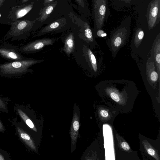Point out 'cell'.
Here are the masks:
<instances>
[{
	"instance_id": "6da1fadb",
	"label": "cell",
	"mask_w": 160,
	"mask_h": 160,
	"mask_svg": "<svg viewBox=\"0 0 160 160\" xmlns=\"http://www.w3.org/2000/svg\"><path fill=\"white\" fill-rule=\"evenodd\" d=\"M131 18H126L110 33L107 44L113 56L115 57L118 52L125 46L129 39L130 33Z\"/></svg>"
},
{
	"instance_id": "7a4b0ae2",
	"label": "cell",
	"mask_w": 160,
	"mask_h": 160,
	"mask_svg": "<svg viewBox=\"0 0 160 160\" xmlns=\"http://www.w3.org/2000/svg\"><path fill=\"white\" fill-rule=\"evenodd\" d=\"M45 60L26 59L21 60L9 62L0 64V75L4 77L21 76L33 72L29 69L32 66L44 62Z\"/></svg>"
},
{
	"instance_id": "3957f363",
	"label": "cell",
	"mask_w": 160,
	"mask_h": 160,
	"mask_svg": "<svg viewBox=\"0 0 160 160\" xmlns=\"http://www.w3.org/2000/svg\"><path fill=\"white\" fill-rule=\"evenodd\" d=\"M111 14L108 0H92V15L94 32L102 29Z\"/></svg>"
},
{
	"instance_id": "277c9868",
	"label": "cell",
	"mask_w": 160,
	"mask_h": 160,
	"mask_svg": "<svg viewBox=\"0 0 160 160\" xmlns=\"http://www.w3.org/2000/svg\"><path fill=\"white\" fill-rule=\"evenodd\" d=\"M14 126L16 135L25 146L33 151H36V148L32 138L27 130V126L22 121H18L17 117L9 119Z\"/></svg>"
},
{
	"instance_id": "5b68a950",
	"label": "cell",
	"mask_w": 160,
	"mask_h": 160,
	"mask_svg": "<svg viewBox=\"0 0 160 160\" xmlns=\"http://www.w3.org/2000/svg\"><path fill=\"white\" fill-rule=\"evenodd\" d=\"M59 39V38H45L35 40L21 46L19 48V51L26 54L35 53L46 46H52Z\"/></svg>"
},
{
	"instance_id": "8992f818",
	"label": "cell",
	"mask_w": 160,
	"mask_h": 160,
	"mask_svg": "<svg viewBox=\"0 0 160 160\" xmlns=\"http://www.w3.org/2000/svg\"><path fill=\"white\" fill-rule=\"evenodd\" d=\"M17 46L4 43L0 46V56L9 62L21 60L26 59L19 51Z\"/></svg>"
},
{
	"instance_id": "52a82bcc",
	"label": "cell",
	"mask_w": 160,
	"mask_h": 160,
	"mask_svg": "<svg viewBox=\"0 0 160 160\" xmlns=\"http://www.w3.org/2000/svg\"><path fill=\"white\" fill-rule=\"evenodd\" d=\"M147 20L148 29H153L160 21V0H152L147 10Z\"/></svg>"
},
{
	"instance_id": "ba28073f",
	"label": "cell",
	"mask_w": 160,
	"mask_h": 160,
	"mask_svg": "<svg viewBox=\"0 0 160 160\" xmlns=\"http://www.w3.org/2000/svg\"><path fill=\"white\" fill-rule=\"evenodd\" d=\"M83 52L91 73L93 74H98L100 69V66L98 65L96 57L92 51L91 49L87 45H85Z\"/></svg>"
},
{
	"instance_id": "9c48e42d",
	"label": "cell",
	"mask_w": 160,
	"mask_h": 160,
	"mask_svg": "<svg viewBox=\"0 0 160 160\" xmlns=\"http://www.w3.org/2000/svg\"><path fill=\"white\" fill-rule=\"evenodd\" d=\"M79 37L84 41L90 49H93L97 45L94 32L89 24L86 22L84 25L83 31L80 33Z\"/></svg>"
},
{
	"instance_id": "30bf717a",
	"label": "cell",
	"mask_w": 160,
	"mask_h": 160,
	"mask_svg": "<svg viewBox=\"0 0 160 160\" xmlns=\"http://www.w3.org/2000/svg\"><path fill=\"white\" fill-rule=\"evenodd\" d=\"M62 41L64 46L60 51H64L67 56L70 57V54L74 52L75 49V41L74 34L73 33H67L63 37Z\"/></svg>"
},
{
	"instance_id": "8fae6325",
	"label": "cell",
	"mask_w": 160,
	"mask_h": 160,
	"mask_svg": "<svg viewBox=\"0 0 160 160\" xmlns=\"http://www.w3.org/2000/svg\"><path fill=\"white\" fill-rule=\"evenodd\" d=\"M138 0H110L113 8L120 10L126 7H129L137 3Z\"/></svg>"
},
{
	"instance_id": "7c38bea8",
	"label": "cell",
	"mask_w": 160,
	"mask_h": 160,
	"mask_svg": "<svg viewBox=\"0 0 160 160\" xmlns=\"http://www.w3.org/2000/svg\"><path fill=\"white\" fill-rule=\"evenodd\" d=\"M79 128L80 124L78 116L77 113H75L73 117L70 133L72 141L73 144H74L76 141Z\"/></svg>"
},
{
	"instance_id": "4fadbf2b",
	"label": "cell",
	"mask_w": 160,
	"mask_h": 160,
	"mask_svg": "<svg viewBox=\"0 0 160 160\" xmlns=\"http://www.w3.org/2000/svg\"><path fill=\"white\" fill-rule=\"evenodd\" d=\"M158 39L155 44L154 48L155 60L158 73L160 78V34L157 36Z\"/></svg>"
},
{
	"instance_id": "5bb4252c",
	"label": "cell",
	"mask_w": 160,
	"mask_h": 160,
	"mask_svg": "<svg viewBox=\"0 0 160 160\" xmlns=\"http://www.w3.org/2000/svg\"><path fill=\"white\" fill-rule=\"evenodd\" d=\"M144 32L142 28H138L136 30L134 36V44L136 46L138 47L140 46L142 40L144 37Z\"/></svg>"
},
{
	"instance_id": "9a60e30c",
	"label": "cell",
	"mask_w": 160,
	"mask_h": 160,
	"mask_svg": "<svg viewBox=\"0 0 160 160\" xmlns=\"http://www.w3.org/2000/svg\"><path fill=\"white\" fill-rule=\"evenodd\" d=\"M148 76L149 80L152 83H155L159 79V81L160 78L159 77L158 73L156 71L155 69H150V68L148 67Z\"/></svg>"
},
{
	"instance_id": "2e32d148",
	"label": "cell",
	"mask_w": 160,
	"mask_h": 160,
	"mask_svg": "<svg viewBox=\"0 0 160 160\" xmlns=\"http://www.w3.org/2000/svg\"><path fill=\"white\" fill-rule=\"evenodd\" d=\"M8 99L7 98L2 97L0 95V111L4 113H9V109L6 102Z\"/></svg>"
},
{
	"instance_id": "e0dca14e",
	"label": "cell",
	"mask_w": 160,
	"mask_h": 160,
	"mask_svg": "<svg viewBox=\"0 0 160 160\" xmlns=\"http://www.w3.org/2000/svg\"><path fill=\"white\" fill-rule=\"evenodd\" d=\"M10 155L5 150L0 148V160H11Z\"/></svg>"
},
{
	"instance_id": "ac0fdd59",
	"label": "cell",
	"mask_w": 160,
	"mask_h": 160,
	"mask_svg": "<svg viewBox=\"0 0 160 160\" xmlns=\"http://www.w3.org/2000/svg\"><path fill=\"white\" fill-rule=\"evenodd\" d=\"M95 36L96 37H104L106 36L107 35L105 31L101 29H99L94 32Z\"/></svg>"
},
{
	"instance_id": "d6986e66",
	"label": "cell",
	"mask_w": 160,
	"mask_h": 160,
	"mask_svg": "<svg viewBox=\"0 0 160 160\" xmlns=\"http://www.w3.org/2000/svg\"><path fill=\"white\" fill-rule=\"evenodd\" d=\"M110 97L113 100L116 102L120 101V98L119 96L114 91H111L110 93Z\"/></svg>"
},
{
	"instance_id": "ffe728a7",
	"label": "cell",
	"mask_w": 160,
	"mask_h": 160,
	"mask_svg": "<svg viewBox=\"0 0 160 160\" xmlns=\"http://www.w3.org/2000/svg\"><path fill=\"white\" fill-rule=\"evenodd\" d=\"M29 9H23L20 11L18 12L17 14V16L18 18H21L22 17L25 15H26L29 11Z\"/></svg>"
},
{
	"instance_id": "44dd1931",
	"label": "cell",
	"mask_w": 160,
	"mask_h": 160,
	"mask_svg": "<svg viewBox=\"0 0 160 160\" xmlns=\"http://www.w3.org/2000/svg\"><path fill=\"white\" fill-rule=\"evenodd\" d=\"M122 148L126 151H128L130 149V147L128 143L126 142H123L121 144Z\"/></svg>"
},
{
	"instance_id": "7402d4cb",
	"label": "cell",
	"mask_w": 160,
	"mask_h": 160,
	"mask_svg": "<svg viewBox=\"0 0 160 160\" xmlns=\"http://www.w3.org/2000/svg\"><path fill=\"white\" fill-rule=\"evenodd\" d=\"M6 131V128L0 117V132L2 133H4Z\"/></svg>"
},
{
	"instance_id": "603a6c76",
	"label": "cell",
	"mask_w": 160,
	"mask_h": 160,
	"mask_svg": "<svg viewBox=\"0 0 160 160\" xmlns=\"http://www.w3.org/2000/svg\"><path fill=\"white\" fill-rule=\"evenodd\" d=\"M100 114L101 116L104 118L108 117L109 116L108 112L106 110H102L100 112Z\"/></svg>"
},
{
	"instance_id": "cb8c5ba5",
	"label": "cell",
	"mask_w": 160,
	"mask_h": 160,
	"mask_svg": "<svg viewBox=\"0 0 160 160\" xmlns=\"http://www.w3.org/2000/svg\"><path fill=\"white\" fill-rule=\"evenodd\" d=\"M53 7L52 6H49L46 9V14L48 15L51 13L52 12L53 10Z\"/></svg>"
},
{
	"instance_id": "d4e9b609",
	"label": "cell",
	"mask_w": 160,
	"mask_h": 160,
	"mask_svg": "<svg viewBox=\"0 0 160 160\" xmlns=\"http://www.w3.org/2000/svg\"><path fill=\"white\" fill-rule=\"evenodd\" d=\"M147 152L150 155L152 156H153L155 154V152L154 151V149H151V148H149L147 150Z\"/></svg>"
},
{
	"instance_id": "484cf974",
	"label": "cell",
	"mask_w": 160,
	"mask_h": 160,
	"mask_svg": "<svg viewBox=\"0 0 160 160\" xmlns=\"http://www.w3.org/2000/svg\"><path fill=\"white\" fill-rule=\"evenodd\" d=\"M53 0H49V1H52Z\"/></svg>"
},
{
	"instance_id": "4316f807",
	"label": "cell",
	"mask_w": 160,
	"mask_h": 160,
	"mask_svg": "<svg viewBox=\"0 0 160 160\" xmlns=\"http://www.w3.org/2000/svg\"><path fill=\"white\" fill-rule=\"evenodd\" d=\"M0 16H1V15L0 14Z\"/></svg>"
}]
</instances>
